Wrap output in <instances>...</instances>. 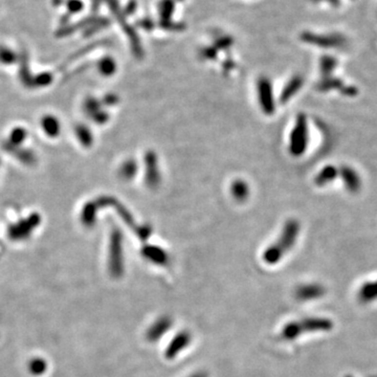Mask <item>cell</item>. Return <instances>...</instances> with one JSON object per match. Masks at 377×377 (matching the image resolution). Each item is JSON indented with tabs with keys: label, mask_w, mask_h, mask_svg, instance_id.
<instances>
[{
	"label": "cell",
	"mask_w": 377,
	"mask_h": 377,
	"mask_svg": "<svg viewBox=\"0 0 377 377\" xmlns=\"http://www.w3.org/2000/svg\"><path fill=\"white\" fill-rule=\"evenodd\" d=\"M308 142V130L305 115H299L296 126L292 129L290 135V153L294 156H300L305 152Z\"/></svg>",
	"instance_id": "cell-1"
},
{
	"label": "cell",
	"mask_w": 377,
	"mask_h": 377,
	"mask_svg": "<svg viewBox=\"0 0 377 377\" xmlns=\"http://www.w3.org/2000/svg\"><path fill=\"white\" fill-rule=\"evenodd\" d=\"M258 95L259 103L262 110L266 114H272L275 111V102H273L272 88L269 80L262 78L258 82Z\"/></svg>",
	"instance_id": "cell-2"
},
{
	"label": "cell",
	"mask_w": 377,
	"mask_h": 377,
	"mask_svg": "<svg viewBox=\"0 0 377 377\" xmlns=\"http://www.w3.org/2000/svg\"><path fill=\"white\" fill-rule=\"evenodd\" d=\"M146 163V182L150 188H154L160 182V170L159 163H157V157L154 152L150 151L145 157Z\"/></svg>",
	"instance_id": "cell-3"
},
{
	"label": "cell",
	"mask_w": 377,
	"mask_h": 377,
	"mask_svg": "<svg viewBox=\"0 0 377 377\" xmlns=\"http://www.w3.org/2000/svg\"><path fill=\"white\" fill-rule=\"evenodd\" d=\"M298 231H299V223L296 220H290L287 222L284 228L282 237H281V240H280V245H282L285 249L289 248L297 237Z\"/></svg>",
	"instance_id": "cell-4"
},
{
	"label": "cell",
	"mask_w": 377,
	"mask_h": 377,
	"mask_svg": "<svg viewBox=\"0 0 377 377\" xmlns=\"http://www.w3.org/2000/svg\"><path fill=\"white\" fill-rule=\"evenodd\" d=\"M302 83H303V80L301 79V77L292 78L283 89L282 94H281V98H280L281 103L284 104V103L288 102L302 87Z\"/></svg>",
	"instance_id": "cell-5"
},
{
	"label": "cell",
	"mask_w": 377,
	"mask_h": 377,
	"mask_svg": "<svg viewBox=\"0 0 377 377\" xmlns=\"http://www.w3.org/2000/svg\"><path fill=\"white\" fill-rule=\"evenodd\" d=\"M341 174L342 180H344L346 187L348 188L349 191H351V192L359 191V178L353 170H351L350 168H348V167H345V168H342Z\"/></svg>",
	"instance_id": "cell-6"
},
{
	"label": "cell",
	"mask_w": 377,
	"mask_h": 377,
	"mask_svg": "<svg viewBox=\"0 0 377 377\" xmlns=\"http://www.w3.org/2000/svg\"><path fill=\"white\" fill-rule=\"evenodd\" d=\"M232 194L238 201H243L249 196V187L243 180H236L232 184Z\"/></svg>",
	"instance_id": "cell-7"
},
{
	"label": "cell",
	"mask_w": 377,
	"mask_h": 377,
	"mask_svg": "<svg viewBox=\"0 0 377 377\" xmlns=\"http://www.w3.org/2000/svg\"><path fill=\"white\" fill-rule=\"evenodd\" d=\"M335 175H337V170H335L333 167L331 166L325 167L321 171L317 178H315V182H317L318 186H325L326 183L330 182L333 180Z\"/></svg>",
	"instance_id": "cell-8"
},
{
	"label": "cell",
	"mask_w": 377,
	"mask_h": 377,
	"mask_svg": "<svg viewBox=\"0 0 377 377\" xmlns=\"http://www.w3.org/2000/svg\"><path fill=\"white\" fill-rule=\"evenodd\" d=\"M136 170H138L136 162L133 161H129L124 164V168H123V175H124L126 178H131L133 177V175H135Z\"/></svg>",
	"instance_id": "cell-9"
}]
</instances>
